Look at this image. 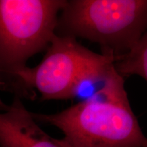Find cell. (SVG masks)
I'll return each mask as SVG.
<instances>
[{"label":"cell","mask_w":147,"mask_h":147,"mask_svg":"<svg viewBox=\"0 0 147 147\" xmlns=\"http://www.w3.org/2000/svg\"><path fill=\"white\" fill-rule=\"evenodd\" d=\"M46 51L38 65L19 74L15 97L33 100L37 91L42 101L68 100L89 85H104L117 74L113 57L93 52L76 38L55 34Z\"/></svg>","instance_id":"obj_2"},{"label":"cell","mask_w":147,"mask_h":147,"mask_svg":"<svg viewBox=\"0 0 147 147\" xmlns=\"http://www.w3.org/2000/svg\"><path fill=\"white\" fill-rule=\"evenodd\" d=\"M66 0H0V89L16 95L18 76L55 35Z\"/></svg>","instance_id":"obj_4"},{"label":"cell","mask_w":147,"mask_h":147,"mask_svg":"<svg viewBox=\"0 0 147 147\" xmlns=\"http://www.w3.org/2000/svg\"><path fill=\"white\" fill-rule=\"evenodd\" d=\"M146 0H66L55 34L98 44L102 54L116 60L146 32Z\"/></svg>","instance_id":"obj_3"},{"label":"cell","mask_w":147,"mask_h":147,"mask_svg":"<svg viewBox=\"0 0 147 147\" xmlns=\"http://www.w3.org/2000/svg\"><path fill=\"white\" fill-rule=\"evenodd\" d=\"M32 115L59 129L67 147H147L125 85L106 86L60 113Z\"/></svg>","instance_id":"obj_1"},{"label":"cell","mask_w":147,"mask_h":147,"mask_svg":"<svg viewBox=\"0 0 147 147\" xmlns=\"http://www.w3.org/2000/svg\"><path fill=\"white\" fill-rule=\"evenodd\" d=\"M115 70L119 76L129 77L134 75L147 80V34L142 35L140 39L113 62Z\"/></svg>","instance_id":"obj_6"},{"label":"cell","mask_w":147,"mask_h":147,"mask_svg":"<svg viewBox=\"0 0 147 147\" xmlns=\"http://www.w3.org/2000/svg\"><path fill=\"white\" fill-rule=\"evenodd\" d=\"M0 147H67L42 130L18 97L10 105L0 102Z\"/></svg>","instance_id":"obj_5"}]
</instances>
